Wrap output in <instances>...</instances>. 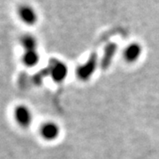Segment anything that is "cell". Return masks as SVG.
I'll return each mask as SVG.
<instances>
[{"label":"cell","instance_id":"6da1fadb","mask_svg":"<svg viewBox=\"0 0 159 159\" xmlns=\"http://www.w3.org/2000/svg\"><path fill=\"white\" fill-rule=\"evenodd\" d=\"M17 14L19 19L28 26H33L38 20L37 12L29 4H21L18 6Z\"/></svg>","mask_w":159,"mask_h":159},{"label":"cell","instance_id":"7a4b0ae2","mask_svg":"<svg viewBox=\"0 0 159 159\" xmlns=\"http://www.w3.org/2000/svg\"><path fill=\"white\" fill-rule=\"evenodd\" d=\"M40 133H41L42 137L44 140L53 141V140H56L58 137L59 133H60V129L56 123L47 122V123H44L42 125Z\"/></svg>","mask_w":159,"mask_h":159},{"label":"cell","instance_id":"3957f363","mask_svg":"<svg viewBox=\"0 0 159 159\" xmlns=\"http://www.w3.org/2000/svg\"><path fill=\"white\" fill-rule=\"evenodd\" d=\"M15 119L17 122L21 125V126H28L30 125L32 121V112L25 105H20L15 109L14 111Z\"/></svg>","mask_w":159,"mask_h":159},{"label":"cell","instance_id":"277c9868","mask_svg":"<svg viewBox=\"0 0 159 159\" xmlns=\"http://www.w3.org/2000/svg\"><path fill=\"white\" fill-rule=\"evenodd\" d=\"M142 52V46L138 43H131L125 47L124 51V57L127 62H135L141 57Z\"/></svg>","mask_w":159,"mask_h":159},{"label":"cell","instance_id":"5b68a950","mask_svg":"<svg viewBox=\"0 0 159 159\" xmlns=\"http://www.w3.org/2000/svg\"><path fill=\"white\" fill-rule=\"evenodd\" d=\"M51 74L54 80L60 82L67 76V67L62 62H57L51 66Z\"/></svg>","mask_w":159,"mask_h":159},{"label":"cell","instance_id":"8992f818","mask_svg":"<svg viewBox=\"0 0 159 159\" xmlns=\"http://www.w3.org/2000/svg\"><path fill=\"white\" fill-rule=\"evenodd\" d=\"M22 60L27 66L32 67V66H34L35 65H37L39 62V54L36 50L24 51Z\"/></svg>","mask_w":159,"mask_h":159},{"label":"cell","instance_id":"52a82bcc","mask_svg":"<svg viewBox=\"0 0 159 159\" xmlns=\"http://www.w3.org/2000/svg\"><path fill=\"white\" fill-rule=\"evenodd\" d=\"M20 44L23 47L24 51L36 50L37 41L32 34H24L20 38Z\"/></svg>","mask_w":159,"mask_h":159}]
</instances>
